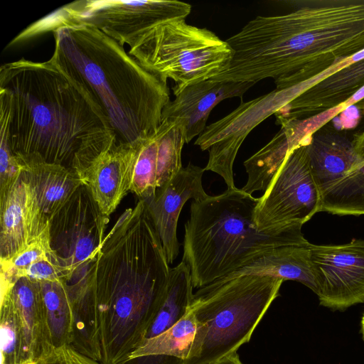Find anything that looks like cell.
<instances>
[{"label":"cell","instance_id":"cell-1","mask_svg":"<svg viewBox=\"0 0 364 364\" xmlns=\"http://www.w3.org/2000/svg\"><path fill=\"white\" fill-rule=\"evenodd\" d=\"M284 14L258 16L226 41L233 58L215 80H274L284 89L364 50V0L293 1Z\"/></svg>","mask_w":364,"mask_h":364},{"label":"cell","instance_id":"cell-2","mask_svg":"<svg viewBox=\"0 0 364 364\" xmlns=\"http://www.w3.org/2000/svg\"><path fill=\"white\" fill-rule=\"evenodd\" d=\"M0 87L11 96L9 146L68 168L118 141L97 100L53 53L3 64Z\"/></svg>","mask_w":364,"mask_h":364},{"label":"cell","instance_id":"cell-3","mask_svg":"<svg viewBox=\"0 0 364 364\" xmlns=\"http://www.w3.org/2000/svg\"><path fill=\"white\" fill-rule=\"evenodd\" d=\"M53 33V53L87 87L119 142L137 144L156 133L170 102L167 82L91 24L65 26Z\"/></svg>","mask_w":364,"mask_h":364},{"label":"cell","instance_id":"cell-4","mask_svg":"<svg viewBox=\"0 0 364 364\" xmlns=\"http://www.w3.org/2000/svg\"><path fill=\"white\" fill-rule=\"evenodd\" d=\"M144 200L127 209L105 236L90 270L80 306L119 321L154 316L171 268Z\"/></svg>","mask_w":364,"mask_h":364},{"label":"cell","instance_id":"cell-5","mask_svg":"<svg viewBox=\"0 0 364 364\" xmlns=\"http://www.w3.org/2000/svg\"><path fill=\"white\" fill-rule=\"evenodd\" d=\"M258 200L235 187L191 203L182 260L190 269L193 288L226 277L279 247L309 244L301 229L258 230L253 220Z\"/></svg>","mask_w":364,"mask_h":364},{"label":"cell","instance_id":"cell-6","mask_svg":"<svg viewBox=\"0 0 364 364\" xmlns=\"http://www.w3.org/2000/svg\"><path fill=\"white\" fill-rule=\"evenodd\" d=\"M284 280L267 275L225 277L193 294L197 328L185 364H213L248 343L279 296Z\"/></svg>","mask_w":364,"mask_h":364},{"label":"cell","instance_id":"cell-7","mask_svg":"<svg viewBox=\"0 0 364 364\" xmlns=\"http://www.w3.org/2000/svg\"><path fill=\"white\" fill-rule=\"evenodd\" d=\"M128 53L173 89L212 79L229 67L234 55L226 41L185 19L166 21L132 38Z\"/></svg>","mask_w":364,"mask_h":364},{"label":"cell","instance_id":"cell-8","mask_svg":"<svg viewBox=\"0 0 364 364\" xmlns=\"http://www.w3.org/2000/svg\"><path fill=\"white\" fill-rule=\"evenodd\" d=\"M191 5L178 1H76L38 20V35L60 28L91 24L124 46L134 37L160 23L186 19Z\"/></svg>","mask_w":364,"mask_h":364},{"label":"cell","instance_id":"cell-9","mask_svg":"<svg viewBox=\"0 0 364 364\" xmlns=\"http://www.w3.org/2000/svg\"><path fill=\"white\" fill-rule=\"evenodd\" d=\"M307 149L321 195V211L364 215V134L350 139L337 132H316Z\"/></svg>","mask_w":364,"mask_h":364},{"label":"cell","instance_id":"cell-10","mask_svg":"<svg viewBox=\"0 0 364 364\" xmlns=\"http://www.w3.org/2000/svg\"><path fill=\"white\" fill-rule=\"evenodd\" d=\"M50 244L67 274L70 298L85 289L109 218L80 186L50 219Z\"/></svg>","mask_w":364,"mask_h":364},{"label":"cell","instance_id":"cell-11","mask_svg":"<svg viewBox=\"0 0 364 364\" xmlns=\"http://www.w3.org/2000/svg\"><path fill=\"white\" fill-rule=\"evenodd\" d=\"M291 149L255 208L257 230L279 233L296 229L321 212L318 188L313 176L307 144Z\"/></svg>","mask_w":364,"mask_h":364},{"label":"cell","instance_id":"cell-12","mask_svg":"<svg viewBox=\"0 0 364 364\" xmlns=\"http://www.w3.org/2000/svg\"><path fill=\"white\" fill-rule=\"evenodd\" d=\"M53 348L40 283L1 282V364L36 362Z\"/></svg>","mask_w":364,"mask_h":364},{"label":"cell","instance_id":"cell-13","mask_svg":"<svg viewBox=\"0 0 364 364\" xmlns=\"http://www.w3.org/2000/svg\"><path fill=\"white\" fill-rule=\"evenodd\" d=\"M320 304L344 310L364 302V240L339 245H310Z\"/></svg>","mask_w":364,"mask_h":364},{"label":"cell","instance_id":"cell-14","mask_svg":"<svg viewBox=\"0 0 364 364\" xmlns=\"http://www.w3.org/2000/svg\"><path fill=\"white\" fill-rule=\"evenodd\" d=\"M140 142L117 141L72 168L108 218L131 191Z\"/></svg>","mask_w":364,"mask_h":364},{"label":"cell","instance_id":"cell-15","mask_svg":"<svg viewBox=\"0 0 364 364\" xmlns=\"http://www.w3.org/2000/svg\"><path fill=\"white\" fill-rule=\"evenodd\" d=\"M0 262L49 235L50 220L39 206L33 190L21 176L0 197Z\"/></svg>","mask_w":364,"mask_h":364},{"label":"cell","instance_id":"cell-16","mask_svg":"<svg viewBox=\"0 0 364 364\" xmlns=\"http://www.w3.org/2000/svg\"><path fill=\"white\" fill-rule=\"evenodd\" d=\"M255 83L209 79L173 89L175 99L164 107L161 120L180 122L188 144L204 131L209 115L218 104L235 97L242 100L244 94Z\"/></svg>","mask_w":364,"mask_h":364},{"label":"cell","instance_id":"cell-17","mask_svg":"<svg viewBox=\"0 0 364 364\" xmlns=\"http://www.w3.org/2000/svg\"><path fill=\"white\" fill-rule=\"evenodd\" d=\"M203 172L204 168L189 162L153 198L144 200L169 264L179 252L176 229L183 205L191 198L200 200L209 196L202 184Z\"/></svg>","mask_w":364,"mask_h":364},{"label":"cell","instance_id":"cell-18","mask_svg":"<svg viewBox=\"0 0 364 364\" xmlns=\"http://www.w3.org/2000/svg\"><path fill=\"white\" fill-rule=\"evenodd\" d=\"M364 87V58L336 71L278 110L276 122L301 119L346 102Z\"/></svg>","mask_w":364,"mask_h":364},{"label":"cell","instance_id":"cell-19","mask_svg":"<svg viewBox=\"0 0 364 364\" xmlns=\"http://www.w3.org/2000/svg\"><path fill=\"white\" fill-rule=\"evenodd\" d=\"M21 176L33 190L38 203L50 219L82 185L70 168L35 154H15Z\"/></svg>","mask_w":364,"mask_h":364},{"label":"cell","instance_id":"cell-20","mask_svg":"<svg viewBox=\"0 0 364 364\" xmlns=\"http://www.w3.org/2000/svg\"><path fill=\"white\" fill-rule=\"evenodd\" d=\"M310 245L279 247L226 277L244 274L271 276L301 282L316 294Z\"/></svg>","mask_w":364,"mask_h":364},{"label":"cell","instance_id":"cell-21","mask_svg":"<svg viewBox=\"0 0 364 364\" xmlns=\"http://www.w3.org/2000/svg\"><path fill=\"white\" fill-rule=\"evenodd\" d=\"M193 288L190 269L182 260L171 268L164 294L145 340L166 331L187 314L193 297Z\"/></svg>","mask_w":364,"mask_h":364},{"label":"cell","instance_id":"cell-22","mask_svg":"<svg viewBox=\"0 0 364 364\" xmlns=\"http://www.w3.org/2000/svg\"><path fill=\"white\" fill-rule=\"evenodd\" d=\"M40 285L53 346H71L74 340L75 311L66 283L45 282Z\"/></svg>","mask_w":364,"mask_h":364},{"label":"cell","instance_id":"cell-23","mask_svg":"<svg viewBox=\"0 0 364 364\" xmlns=\"http://www.w3.org/2000/svg\"><path fill=\"white\" fill-rule=\"evenodd\" d=\"M196 328L195 316L189 308L187 314L173 326L156 336L145 340L131 352L124 363L153 355H171L185 360L188 357Z\"/></svg>","mask_w":364,"mask_h":364},{"label":"cell","instance_id":"cell-24","mask_svg":"<svg viewBox=\"0 0 364 364\" xmlns=\"http://www.w3.org/2000/svg\"><path fill=\"white\" fill-rule=\"evenodd\" d=\"M154 136L156 141L158 192L162 190L183 167L181 151L186 141L184 128L177 121L162 120Z\"/></svg>","mask_w":364,"mask_h":364},{"label":"cell","instance_id":"cell-25","mask_svg":"<svg viewBox=\"0 0 364 364\" xmlns=\"http://www.w3.org/2000/svg\"><path fill=\"white\" fill-rule=\"evenodd\" d=\"M53 252L50 235L42 237L29 245L6 262L1 263V282H14L32 264L46 257Z\"/></svg>","mask_w":364,"mask_h":364},{"label":"cell","instance_id":"cell-26","mask_svg":"<svg viewBox=\"0 0 364 364\" xmlns=\"http://www.w3.org/2000/svg\"><path fill=\"white\" fill-rule=\"evenodd\" d=\"M0 197L5 196L21 176V166L11 151L9 131L0 130Z\"/></svg>","mask_w":364,"mask_h":364},{"label":"cell","instance_id":"cell-27","mask_svg":"<svg viewBox=\"0 0 364 364\" xmlns=\"http://www.w3.org/2000/svg\"><path fill=\"white\" fill-rule=\"evenodd\" d=\"M23 277L39 283L67 280L66 272L53 251L28 267L21 276Z\"/></svg>","mask_w":364,"mask_h":364},{"label":"cell","instance_id":"cell-28","mask_svg":"<svg viewBox=\"0 0 364 364\" xmlns=\"http://www.w3.org/2000/svg\"><path fill=\"white\" fill-rule=\"evenodd\" d=\"M36 364H100L70 345L54 347L43 354Z\"/></svg>","mask_w":364,"mask_h":364},{"label":"cell","instance_id":"cell-29","mask_svg":"<svg viewBox=\"0 0 364 364\" xmlns=\"http://www.w3.org/2000/svg\"><path fill=\"white\" fill-rule=\"evenodd\" d=\"M360 119V112L358 108L355 105H349L346 107L341 113L336 122H334L335 126L340 129H352L358 123Z\"/></svg>","mask_w":364,"mask_h":364},{"label":"cell","instance_id":"cell-30","mask_svg":"<svg viewBox=\"0 0 364 364\" xmlns=\"http://www.w3.org/2000/svg\"><path fill=\"white\" fill-rule=\"evenodd\" d=\"M213 364H244L240 359L239 355L233 353Z\"/></svg>","mask_w":364,"mask_h":364},{"label":"cell","instance_id":"cell-31","mask_svg":"<svg viewBox=\"0 0 364 364\" xmlns=\"http://www.w3.org/2000/svg\"><path fill=\"white\" fill-rule=\"evenodd\" d=\"M361 329H362L363 337L364 339V315L361 320Z\"/></svg>","mask_w":364,"mask_h":364},{"label":"cell","instance_id":"cell-32","mask_svg":"<svg viewBox=\"0 0 364 364\" xmlns=\"http://www.w3.org/2000/svg\"><path fill=\"white\" fill-rule=\"evenodd\" d=\"M36 362H26V363H21V364H36Z\"/></svg>","mask_w":364,"mask_h":364},{"label":"cell","instance_id":"cell-33","mask_svg":"<svg viewBox=\"0 0 364 364\" xmlns=\"http://www.w3.org/2000/svg\"><path fill=\"white\" fill-rule=\"evenodd\" d=\"M364 108V107H363Z\"/></svg>","mask_w":364,"mask_h":364},{"label":"cell","instance_id":"cell-34","mask_svg":"<svg viewBox=\"0 0 364 364\" xmlns=\"http://www.w3.org/2000/svg\"><path fill=\"white\" fill-rule=\"evenodd\" d=\"M364 134V133H363Z\"/></svg>","mask_w":364,"mask_h":364}]
</instances>
